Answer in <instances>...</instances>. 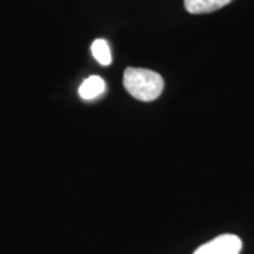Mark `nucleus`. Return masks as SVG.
<instances>
[{"instance_id": "nucleus-2", "label": "nucleus", "mask_w": 254, "mask_h": 254, "mask_svg": "<svg viewBox=\"0 0 254 254\" xmlns=\"http://www.w3.org/2000/svg\"><path fill=\"white\" fill-rule=\"evenodd\" d=\"M241 240L234 234H221L209 243L200 246L193 254H239Z\"/></svg>"}, {"instance_id": "nucleus-4", "label": "nucleus", "mask_w": 254, "mask_h": 254, "mask_svg": "<svg viewBox=\"0 0 254 254\" xmlns=\"http://www.w3.org/2000/svg\"><path fill=\"white\" fill-rule=\"evenodd\" d=\"M105 91V81L98 75H92L79 87V94L82 99L91 100L97 98Z\"/></svg>"}, {"instance_id": "nucleus-1", "label": "nucleus", "mask_w": 254, "mask_h": 254, "mask_svg": "<svg viewBox=\"0 0 254 254\" xmlns=\"http://www.w3.org/2000/svg\"><path fill=\"white\" fill-rule=\"evenodd\" d=\"M124 86L135 99L153 101L164 90V79L151 69L127 67L124 72Z\"/></svg>"}, {"instance_id": "nucleus-5", "label": "nucleus", "mask_w": 254, "mask_h": 254, "mask_svg": "<svg viewBox=\"0 0 254 254\" xmlns=\"http://www.w3.org/2000/svg\"><path fill=\"white\" fill-rule=\"evenodd\" d=\"M92 53L97 59L98 63L101 65H110L112 62V56H111V50L107 43L104 39H97L92 44Z\"/></svg>"}, {"instance_id": "nucleus-3", "label": "nucleus", "mask_w": 254, "mask_h": 254, "mask_svg": "<svg viewBox=\"0 0 254 254\" xmlns=\"http://www.w3.org/2000/svg\"><path fill=\"white\" fill-rule=\"evenodd\" d=\"M233 0H184L186 11L192 14L211 13L224 7Z\"/></svg>"}]
</instances>
